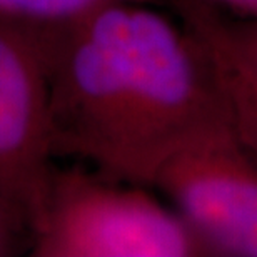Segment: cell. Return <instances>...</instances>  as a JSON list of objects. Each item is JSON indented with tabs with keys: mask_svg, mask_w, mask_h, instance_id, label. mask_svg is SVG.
Masks as SVG:
<instances>
[{
	"mask_svg": "<svg viewBox=\"0 0 257 257\" xmlns=\"http://www.w3.org/2000/svg\"><path fill=\"white\" fill-rule=\"evenodd\" d=\"M187 217L222 247L257 255V177L222 154L200 151L179 184Z\"/></svg>",
	"mask_w": 257,
	"mask_h": 257,
	"instance_id": "obj_2",
	"label": "cell"
},
{
	"mask_svg": "<svg viewBox=\"0 0 257 257\" xmlns=\"http://www.w3.org/2000/svg\"><path fill=\"white\" fill-rule=\"evenodd\" d=\"M255 67H257V62H255Z\"/></svg>",
	"mask_w": 257,
	"mask_h": 257,
	"instance_id": "obj_8",
	"label": "cell"
},
{
	"mask_svg": "<svg viewBox=\"0 0 257 257\" xmlns=\"http://www.w3.org/2000/svg\"><path fill=\"white\" fill-rule=\"evenodd\" d=\"M74 70L77 84L85 94L94 97L124 94V82L114 60L92 39L77 52Z\"/></svg>",
	"mask_w": 257,
	"mask_h": 257,
	"instance_id": "obj_5",
	"label": "cell"
},
{
	"mask_svg": "<svg viewBox=\"0 0 257 257\" xmlns=\"http://www.w3.org/2000/svg\"><path fill=\"white\" fill-rule=\"evenodd\" d=\"M27 115L29 90L22 65L0 40V152L22 141Z\"/></svg>",
	"mask_w": 257,
	"mask_h": 257,
	"instance_id": "obj_4",
	"label": "cell"
},
{
	"mask_svg": "<svg viewBox=\"0 0 257 257\" xmlns=\"http://www.w3.org/2000/svg\"><path fill=\"white\" fill-rule=\"evenodd\" d=\"M235 5H240V7L245 9H257V0H229Z\"/></svg>",
	"mask_w": 257,
	"mask_h": 257,
	"instance_id": "obj_7",
	"label": "cell"
},
{
	"mask_svg": "<svg viewBox=\"0 0 257 257\" xmlns=\"http://www.w3.org/2000/svg\"><path fill=\"white\" fill-rule=\"evenodd\" d=\"M89 2L90 0H0V5L37 14H69Z\"/></svg>",
	"mask_w": 257,
	"mask_h": 257,
	"instance_id": "obj_6",
	"label": "cell"
},
{
	"mask_svg": "<svg viewBox=\"0 0 257 257\" xmlns=\"http://www.w3.org/2000/svg\"><path fill=\"white\" fill-rule=\"evenodd\" d=\"M89 244L104 255L172 257L189 250L187 234L172 217L139 202L104 205L89 224Z\"/></svg>",
	"mask_w": 257,
	"mask_h": 257,
	"instance_id": "obj_3",
	"label": "cell"
},
{
	"mask_svg": "<svg viewBox=\"0 0 257 257\" xmlns=\"http://www.w3.org/2000/svg\"><path fill=\"white\" fill-rule=\"evenodd\" d=\"M90 39L114 60L124 92L166 110H179L192 100V65L174 30L157 15L107 10Z\"/></svg>",
	"mask_w": 257,
	"mask_h": 257,
	"instance_id": "obj_1",
	"label": "cell"
}]
</instances>
